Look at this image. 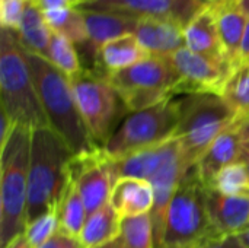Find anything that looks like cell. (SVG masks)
<instances>
[{
  "mask_svg": "<svg viewBox=\"0 0 249 248\" xmlns=\"http://www.w3.org/2000/svg\"><path fill=\"white\" fill-rule=\"evenodd\" d=\"M38 98L53 129L71 149L74 156L93 153L99 146L93 142L79 111L70 77L48 58L23 48Z\"/></svg>",
  "mask_w": 249,
  "mask_h": 248,
  "instance_id": "6da1fadb",
  "label": "cell"
},
{
  "mask_svg": "<svg viewBox=\"0 0 249 248\" xmlns=\"http://www.w3.org/2000/svg\"><path fill=\"white\" fill-rule=\"evenodd\" d=\"M73 152L50 127L32 130L28 170L26 225L38 216L57 210L70 181Z\"/></svg>",
  "mask_w": 249,
  "mask_h": 248,
  "instance_id": "7a4b0ae2",
  "label": "cell"
},
{
  "mask_svg": "<svg viewBox=\"0 0 249 248\" xmlns=\"http://www.w3.org/2000/svg\"><path fill=\"white\" fill-rule=\"evenodd\" d=\"M32 130L16 124L0 148V247L25 232Z\"/></svg>",
  "mask_w": 249,
  "mask_h": 248,
  "instance_id": "3957f363",
  "label": "cell"
},
{
  "mask_svg": "<svg viewBox=\"0 0 249 248\" xmlns=\"http://www.w3.org/2000/svg\"><path fill=\"white\" fill-rule=\"evenodd\" d=\"M179 99V123L174 139L181 148L184 171L197 165L210 145L239 118L219 94H185Z\"/></svg>",
  "mask_w": 249,
  "mask_h": 248,
  "instance_id": "277c9868",
  "label": "cell"
},
{
  "mask_svg": "<svg viewBox=\"0 0 249 248\" xmlns=\"http://www.w3.org/2000/svg\"><path fill=\"white\" fill-rule=\"evenodd\" d=\"M0 99L1 113L15 124L31 130L50 127L38 92L16 34L0 31Z\"/></svg>",
  "mask_w": 249,
  "mask_h": 248,
  "instance_id": "5b68a950",
  "label": "cell"
},
{
  "mask_svg": "<svg viewBox=\"0 0 249 248\" xmlns=\"http://www.w3.org/2000/svg\"><path fill=\"white\" fill-rule=\"evenodd\" d=\"M217 235L212 227L206 187L196 168L187 171L168 206L159 248H203Z\"/></svg>",
  "mask_w": 249,
  "mask_h": 248,
  "instance_id": "8992f818",
  "label": "cell"
},
{
  "mask_svg": "<svg viewBox=\"0 0 249 248\" xmlns=\"http://www.w3.org/2000/svg\"><path fill=\"white\" fill-rule=\"evenodd\" d=\"M105 77L120 94L128 113L152 108L181 94V77L168 57L149 56Z\"/></svg>",
  "mask_w": 249,
  "mask_h": 248,
  "instance_id": "52a82bcc",
  "label": "cell"
},
{
  "mask_svg": "<svg viewBox=\"0 0 249 248\" xmlns=\"http://www.w3.org/2000/svg\"><path fill=\"white\" fill-rule=\"evenodd\" d=\"M178 123L179 99L174 96L159 105L127 115L101 149L109 159L137 153L174 139Z\"/></svg>",
  "mask_w": 249,
  "mask_h": 248,
  "instance_id": "ba28073f",
  "label": "cell"
},
{
  "mask_svg": "<svg viewBox=\"0 0 249 248\" xmlns=\"http://www.w3.org/2000/svg\"><path fill=\"white\" fill-rule=\"evenodd\" d=\"M70 82L83 121L93 142L102 148L128 110L115 88L99 73L82 69Z\"/></svg>",
  "mask_w": 249,
  "mask_h": 248,
  "instance_id": "9c48e42d",
  "label": "cell"
},
{
  "mask_svg": "<svg viewBox=\"0 0 249 248\" xmlns=\"http://www.w3.org/2000/svg\"><path fill=\"white\" fill-rule=\"evenodd\" d=\"M209 4L204 0H88L79 9L118 13L136 19H163L185 28Z\"/></svg>",
  "mask_w": 249,
  "mask_h": 248,
  "instance_id": "30bf717a",
  "label": "cell"
},
{
  "mask_svg": "<svg viewBox=\"0 0 249 248\" xmlns=\"http://www.w3.org/2000/svg\"><path fill=\"white\" fill-rule=\"evenodd\" d=\"M70 180L82 196L88 216L109 203L115 181L109 158L101 148L89 155L73 156L70 164Z\"/></svg>",
  "mask_w": 249,
  "mask_h": 248,
  "instance_id": "8fae6325",
  "label": "cell"
},
{
  "mask_svg": "<svg viewBox=\"0 0 249 248\" xmlns=\"http://www.w3.org/2000/svg\"><path fill=\"white\" fill-rule=\"evenodd\" d=\"M181 77V94H219L233 72L232 66L201 54L187 47L168 56Z\"/></svg>",
  "mask_w": 249,
  "mask_h": 248,
  "instance_id": "7c38bea8",
  "label": "cell"
},
{
  "mask_svg": "<svg viewBox=\"0 0 249 248\" xmlns=\"http://www.w3.org/2000/svg\"><path fill=\"white\" fill-rule=\"evenodd\" d=\"M179 153L181 148L178 140L171 139L162 145L140 151L137 153L120 159H109L114 181L124 177H133L149 181L169 159Z\"/></svg>",
  "mask_w": 249,
  "mask_h": 248,
  "instance_id": "4fadbf2b",
  "label": "cell"
},
{
  "mask_svg": "<svg viewBox=\"0 0 249 248\" xmlns=\"http://www.w3.org/2000/svg\"><path fill=\"white\" fill-rule=\"evenodd\" d=\"M206 205L217 235H238L249 225V196H228L206 189Z\"/></svg>",
  "mask_w": 249,
  "mask_h": 248,
  "instance_id": "5bb4252c",
  "label": "cell"
},
{
  "mask_svg": "<svg viewBox=\"0 0 249 248\" xmlns=\"http://www.w3.org/2000/svg\"><path fill=\"white\" fill-rule=\"evenodd\" d=\"M242 151L244 148L238 130V121H236L210 145V148L204 152V155L194 167L203 186L206 189L210 187L216 175L223 168L235 162H239Z\"/></svg>",
  "mask_w": 249,
  "mask_h": 248,
  "instance_id": "9a60e30c",
  "label": "cell"
},
{
  "mask_svg": "<svg viewBox=\"0 0 249 248\" xmlns=\"http://www.w3.org/2000/svg\"><path fill=\"white\" fill-rule=\"evenodd\" d=\"M149 56L168 57L185 47L184 28L163 19H139L133 34Z\"/></svg>",
  "mask_w": 249,
  "mask_h": 248,
  "instance_id": "2e32d148",
  "label": "cell"
},
{
  "mask_svg": "<svg viewBox=\"0 0 249 248\" xmlns=\"http://www.w3.org/2000/svg\"><path fill=\"white\" fill-rule=\"evenodd\" d=\"M210 6L216 16V25L225 48V54L231 66L236 69L239 48L249 16L242 10L239 0H220L217 3H210Z\"/></svg>",
  "mask_w": 249,
  "mask_h": 248,
  "instance_id": "e0dca14e",
  "label": "cell"
},
{
  "mask_svg": "<svg viewBox=\"0 0 249 248\" xmlns=\"http://www.w3.org/2000/svg\"><path fill=\"white\" fill-rule=\"evenodd\" d=\"M184 38L185 47L188 50L231 64L225 54V48L216 25V16L210 4L198 15H196L193 20L184 28Z\"/></svg>",
  "mask_w": 249,
  "mask_h": 248,
  "instance_id": "ac0fdd59",
  "label": "cell"
},
{
  "mask_svg": "<svg viewBox=\"0 0 249 248\" xmlns=\"http://www.w3.org/2000/svg\"><path fill=\"white\" fill-rule=\"evenodd\" d=\"M109 203L120 218L147 215L155 206V191L149 181L124 177L115 181Z\"/></svg>",
  "mask_w": 249,
  "mask_h": 248,
  "instance_id": "d6986e66",
  "label": "cell"
},
{
  "mask_svg": "<svg viewBox=\"0 0 249 248\" xmlns=\"http://www.w3.org/2000/svg\"><path fill=\"white\" fill-rule=\"evenodd\" d=\"M83 13H85L89 44L95 56L96 51L104 44L125 35H133L139 22V19L136 18L118 15V13L95 12V10H83Z\"/></svg>",
  "mask_w": 249,
  "mask_h": 248,
  "instance_id": "ffe728a7",
  "label": "cell"
},
{
  "mask_svg": "<svg viewBox=\"0 0 249 248\" xmlns=\"http://www.w3.org/2000/svg\"><path fill=\"white\" fill-rule=\"evenodd\" d=\"M149 57V53L140 45L134 35H125L104 44L96 51V63L102 76L124 70Z\"/></svg>",
  "mask_w": 249,
  "mask_h": 248,
  "instance_id": "44dd1931",
  "label": "cell"
},
{
  "mask_svg": "<svg viewBox=\"0 0 249 248\" xmlns=\"http://www.w3.org/2000/svg\"><path fill=\"white\" fill-rule=\"evenodd\" d=\"M15 34L20 45L26 51L48 58L53 29L50 28L44 12L39 10L36 6H34L29 0L25 7L23 16L20 19L19 28Z\"/></svg>",
  "mask_w": 249,
  "mask_h": 248,
  "instance_id": "7402d4cb",
  "label": "cell"
},
{
  "mask_svg": "<svg viewBox=\"0 0 249 248\" xmlns=\"http://www.w3.org/2000/svg\"><path fill=\"white\" fill-rule=\"evenodd\" d=\"M121 218L111 203L89 215L82 229L80 240L86 248H102L112 243L120 232Z\"/></svg>",
  "mask_w": 249,
  "mask_h": 248,
  "instance_id": "603a6c76",
  "label": "cell"
},
{
  "mask_svg": "<svg viewBox=\"0 0 249 248\" xmlns=\"http://www.w3.org/2000/svg\"><path fill=\"white\" fill-rule=\"evenodd\" d=\"M104 248H155L150 213L121 218L118 237Z\"/></svg>",
  "mask_w": 249,
  "mask_h": 248,
  "instance_id": "cb8c5ba5",
  "label": "cell"
},
{
  "mask_svg": "<svg viewBox=\"0 0 249 248\" xmlns=\"http://www.w3.org/2000/svg\"><path fill=\"white\" fill-rule=\"evenodd\" d=\"M58 231L67 235L80 237L82 229L88 219V210L79 194L74 183L70 180L66 191L60 200L58 209Z\"/></svg>",
  "mask_w": 249,
  "mask_h": 248,
  "instance_id": "d4e9b609",
  "label": "cell"
},
{
  "mask_svg": "<svg viewBox=\"0 0 249 248\" xmlns=\"http://www.w3.org/2000/svg\"><path fill=\"white\" fill-rule=\"evenodd\" d=\"M45 19L50 28L70 39L74 45L77 44H89L85 13L79 7L71 9H61V10H51L44 12Z\"/></svg>",
  "mask_w": 249,
  "mask_h": 248,
  "instance_id": "484cf974",
  "label": "cell"
},
{
  "mask_svg": "<svg viewBox=\"0 0 249 248\" xmlns=\"http://www.w3.org/2000/svg\"><path fill=\"white\" fill-rule=\"evenodd\" d=\"M220 96L235 111L239 120L249 117V64L233 69L222 88Z\"/></svg>",
  "mask_w": 249,
  "mask_h": 248,
  "instance_id": "4316f807",
  "label": "cell"
},
{
  "mask_svg": "<svg viewBox=\"0 0 249 248\" xmlns=\"http://www.w3.org/2000/svg\"><path fill=\"white\" fill-rule=\"evenodd\" d=\"M48 60L60 69L63 73H66L69 77H73L82 70L79 56L76 51V45L67 39L66 37L57 34L53 31L51 42H50V53Z\"/></svg>",
  "mask_w": 249,
  "mask_h": 248,
  "instance_id": "83f0119b",
  "label": "cell"
},
{
  "mask_svg": "<svg viewBox=\"0 0 249 248\" xmlns=\"http://www.w3.org/2000/svg\"><path fill=\"white\" fill-rule=\"evenodd\" d=\"M207 189H213L228 196H249V177L247 168L242 162H235L223 168Z\"/></svg>",
  "mask_w": 249,
  "mask_h": 248,
  "instance_id": "f1b7e54d",
  "label": "cell"
},
{
  "mask_svg": "<svg viewBox=\"0 0 249 248\" xmlns=\"http://www.w3.org/2000/svg\"><path fill=\"white\" fill-rule=\"evenodd\" d=\"M58 232V213L57 210H50L32 222H29L25 228V235L29 243L35 248H39L45 244L51 237Z\"/></svg>",
  "mask_w": 249,
  "mask_h": 248,
  "instance_id": "f546056e",
  "label": "cell"
},
{
  "mask_svg": "<svg viewBox=\"0 0 249 248\" xmlns=\"http://www.w3.org/2000/svg\"><path fill=\"white\" fill-rule=\"evenodd\" d=\"M26 4H28V0H0L1 28L16 32Z\"/></svg>",
  "mask_w": 249,
  "mask_h": 248,
  "instance_id": "4dcf8cb0",
  "label": "cell"
},
{
  "mask_svg": "<svg viewBox=\"0 0 249 248\" xmlns=\"http://www.w3.org/2000/svg\"><path fill=\"white\" fill-rule=\"evenodd\" d=\"M39 248H86L79 237L67 235L63 232H57L54 237H51L45 244Z\"/></svg>",
  "mask_w": 249,
  "mask_h": 248,
  "instance_id": "1f68e13d",
  "label": "cell"
},
{
  "mask_svg": "<svg viewBox=\"0 0 249 248\" xmlns=\"http://www.w3.org/2000/svg\"><path fill=\"white\" fill-rule=\"evenodd\" d=\"M29 1L42 12H51V10L80 7L86 0H29Z\"/></svg>",
  "mask_w": 249,
  "mask_h": 248,
  "instance_id": "d6a6232c",
  "label": "cell"
},
{
  "mask_svg": "<svg viewBox=\"0 0 249 248\" xmlns=\"http://www.w3.org/2000/svg\"><path fill=\"white\" fill-rule=\"evenodd\" d=\"M203 248H245L238 235H225L210 240Z\"/></svg>",
  "mask_w": 249,
  "mask_h": 248,
  "instance_id": "836d02e7",
  "label": "cell"
},
{
  "mask_svg": "<svg viewBox=\"0 0 249 248\" xmlns=\"http://www.w3.org/2000/svg\"><path fill=\"white\" fill-rule=\"evenodd\" d=\"M242 64H249V20L241 42V48H239V57H238V66Z\"/></svg>",
  "mask_w": 249,
  "mask_h": 248,
  "instance_id": "e575fe53",
  "label": "cell"
},
{
  "mask_svg": "<svg viewBox=\"0 0 249 248\" xmlns=\"http://www.w3.org/2000/svg\"><path fill=\"white\" fill-rule=\"evenodd\" d=\"M238 130H239L242 148H244L247 152H249V117L238 120Z\"/></svg>",
  "mask_w": 249,
  "mask_h": 248,
  "instance_id": "d590c367",
  "label": "cell"
},
{
  "mask_svg": "<svg viewBox=\"0 0 249 248\" xmlns=\"http://www.w3.org/2000/svg\"><path fill=\"white\" fill-rule=\"evenodd\" d=\"M4 248H35L31 243H29V240L26 238V235H25V232H22V234H19L18 237H15L7 246Z\"/></svg>",
  "mask_w": 249,
  "mask_h": 248,
  "instance_id": "8d00e7d4",
  "label": "cell"
},
{
  "mask_svg": "<svg viewBox=\"0 0 249 248\" xmlns=\"http://www.w3.org/2000/svg\"><path fill=\"white\" fill-rule=\"evenodd\" d=\"M238 237H239V240L242 241V244L245 246V248H249V225L244 229V231H241V232L238 234Z\"/></svg>",
  "mask_w": 249,
  "mask_h": 248,
  "instance_id": "74e56055",
  "label": "cell"
},
{
  "mask_svg": "<svg viewBox=\"0 0 249 248\" xmlns=\"http://www.w3.org/2000/svg\"><path fill=\"white\" fill-rule=\"evenodd\" d=\"M239 162H242V164H244V167L247 168V172H248V177H249V152H247L245 149H244V151H242V153H241Z\"/></svg>",
  "mask_w": 249,
  "mask_h": 248,
  "instance_id": "f35d334b",
  "label": "cell"
},
{
  "mask_svg": "<svg viewBox=\"0 0 249 248\" xmlns=\"http://www.w3.org/2000/svg\"><path fill=\"white\" fill-rule=\"evenodd\" d=\"M239 4H241L242 10L249 16V0H239Z\"/></svg>",
  "mask_w": 249,
  "mask_h": 248,
  "instance_id": "ab89813d",
  "label": "cell"
},
{
  "mask_svg": "<svg viewBox=\"0 0 249 248\" xmlns=\"http://www.w3.org/2000/svg\"><path fill=\"white\" fill-rule=\"evenodd\" d=\"M204 1H209V3H217V1H220V0H204Z\"/></svg>",
  "mask_w": 249,
  "mask_h": 248,
  "instance_id": "60d3db41",
  "label": "cell"
},
{
  "mask_svg": "<svg viewBox=\"0 0 249 248\" xmlns=\"http://www.w3.org/2000/svg\"><path fill=\"white\" fill-rule=\"evenodd\" d=\"M86 1H88V0H86Z\"/></svg>",
  "mask_w": 249,
  "mask_h": 248,
  "instance_id": "b9f144b4",
  "label": "cell"
},
{
  "mask_svg": "<svg viewBox=\"0 0 249 248\" xmlns=\"http://www.w3.org/2000/svg\"><path fill=\"white\" fill-rule=\"evenodd\" d=\"M102 248H104V247H102Z\"/></svg>",
  "mask_w": 249,
  "mask_h": 248,
  "instance_id": "7bdbcfd3",
  "label": "cell"
}]
</instances>
